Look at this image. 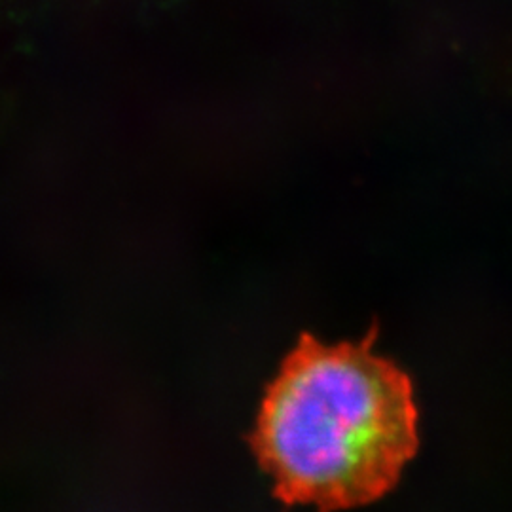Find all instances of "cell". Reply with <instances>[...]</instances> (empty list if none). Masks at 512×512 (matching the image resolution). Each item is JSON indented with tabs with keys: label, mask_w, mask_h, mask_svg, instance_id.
<instances>
[{
	"label": "cell",
	"mask_w": 512,
	"mask_h": 512,
	"mask_svg": "<svg viewBox=\"0 0 512 512\" xmlns=\"http://www.w3.org/2000/svg\"><path fill=\"white\" fill-rule=\"evenodd\" d=\"M359 344L304 334L262 401L253 450L289 505L330 512L387 494L418 450L410 378Z\"/></svg>",
	"instance_id": "1"
}]
</instances>
